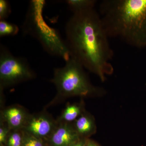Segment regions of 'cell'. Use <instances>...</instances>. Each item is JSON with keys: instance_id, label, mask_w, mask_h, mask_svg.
Returning <instances> with one entry per match:
<instances>
[{"instance_id": "7a4b0ae2", "label": "cell", "mask_w": 146, "mask_h": 146, "mask_svg": "<svg viewBox=\"0 0 146 146\" xmlns=\"http://www.w3.org/2000/svg\"><path fill=\"white\" fill-rule=\"evenodd\" d=\"M100 11L108 37L132 46L146 45V0H105Z\"/></svg>"}, {"instance_id": "3957f363", "label": "cell", "mask_w": 146, "mask_h": 146, "mask_svg": "<svg viewBox=\"0 0 146 146\" xmlns=\"http://www.w3.org/2000/svg\"><path fill=\"white\" fill-rule=\"evenodd\" d=\"M84 69L81 64L70 57L65 60L63 67L55 68L51 81L56 87V99L98 96L104 94V89L92 84Z\"/></svg>"}, {"instance_id": "9a60e30c", "label": "cell", "mask_w": 146, "mask_h": 146, "mask_svg": "<svg viewBox=\"0 0 146 146\" xmlns=\"http://www.w3.org/2000/svg\"><path fill=\"white\" fill-rule=\"evenodd\" d=\"M11 130L7 125V124L4 121L1 119L0 143L1 144L4 143H6Z\"/></svg>"}, {"instance_id": "5bb4252c", "label": "cell", "mask_w": 146, "mask_h": 146, "mask_svg": "<svg viewBox=\"0 0 146 146\" xmlns=\"http://www.w3.org/2000/svg\"><path fill=\"white\" fill-rule=\"evenodd\" d=\"M11 8L8 1H0V20H5L11 13Z\"/></svg>"}, {"instance_id": "e0dca14e", "label": "cell", "mask_w": 146, "mask_h": 146, "mask_svg": "<svg viewBox=\"0 0 146 146\" xmlns=\"http://www.w3.org/2000/svg\"><path fill=\"white\" fill-rule=\"evenodd\" d=\"M85 146H99L96 143L92 140H89L87 138L86 139Z\"/></svg>"}, {"instance_id": "30bf717a", "label": "cell", "mask_w": 146, "mask_h": 146, "mask_svg": "<svg viewBox=\"0 0 146 146\" xmlns=\"http://www.w3.org/2000/svg\"><path fill=\"white\" fill-rule=\"evenodd\" d=\"M65 2L73 14L94 9L96 0H67Z\"/></svg>"}, {"instance_id": "4fadbf2b", "label": "cell", "mask_w": 146, "mask_h": 146, "mask_svg": "<svg viewBox=\"0 0 146 146\" xmlns=\"http://www.w3.org/2000/svg\"><path fill=\"white\" fill-rule=\"evenodd\" d=\"M24 131L22 146H45L44 140Z\"/></svg>"}, {"instance_id": "277c9868", "label": "cell", "mask_w": 146, "mask_h": 146, "mask_svg": "<svg viewBox=\"0 0 146 146\" xmlns=\"http://www.w3.org/2000/svg\"><path fill=\"white\" fill-rule=\"evenodd\" d=\"M36 76L27 60L14 56L3 45L0 47V87L3 89Z\"/></svg>"}, {"instance_id": "ba28073f", "label": "cell", "mask_w": 146, "mask_h": 146, "mask_svg": "<svg viewBox=\"0 0 146 146\" xmlns=\"http://www.w3.org/2000/svg\"><path fill=\"white\" fill-rule=\"evenodd\" d=\"M73 123L80 138L87 139L96 132L97 127L94 117L85 111Z\"/></svg>"}, {"instance_id": "9c48e42d", "label": "cell", "mask_w": 146, "mask_h": 146, "mask_svg": "<svg viewBox=\"0 0 146 146\" xmlns=\"http://www.w3.org/2000/svg\"><path fill=\"white\" fill-rule=\"evenodd\" d=\"M83 103L67 105L58 119V122L74 123L84 112Z\"/></svg>"}, {"instance_id": "52a82bcc", "label": "cell", "mask_w": 146, "mask_h": 146, "mask_svg": "<svg viewBox=\"0 0 146 146\" xmlns=\"http://www.w3.org/2000/svg\"><path fill=\"white\" fill-rule=\"evenodd\" d=\"M1 119L7 124L11 130L23 129L30 114L22 106L13 105L3 110Z\"/></svg>"}, {"instance_id": "6da1fadb", "label": "cell", "mask_w": 146, "mask_h": 146, "mask_svg": "<svg viewBox=\"0 0 146 146\" xmlns=\"http://www.w3.org/2000/svg\"><path fill=\"white\" fill-rule=\"evenodd\" d=\"M70 57L99 77L102 82L113 74V50L101 18L94 9L74 13L65 27Z\"/></svg>"}, {"instance_id": "7c38bea8", "label": "cell", "mask_w": 146, "mask_h": 146, "mask_svg": "<svg viewBox=\"0 0 146 146\" xmlns=\"http://www.w3.org/2000/svg\"><path fill=\"white\" fill-rule=\"evenodd\" d=\"M24 135L23 129L11 130L6 142L7 146H22Z\"/></svg>"}, {"instance_id": "ac0fdd59", "label": "cell", "mask_w": 146, "mask_h": 146, "mask_svg": "<svg viewBox=\"0 0 146 146\" xmlns=\"http://www.w3.org/2000/svg\"><path fill=\"white\" fill-rule=\"evenodd\" d=\"M1 146H3L2 145H1Z\"/></svg>"}, {"instance_id": "8992f818", "label": "cell", "mask_w": 146, "mask_h": 146, "mask_svg": "<svg viewBox=\"0 0 146 146\" xmlns=\"http://www.w3.org/2000/svg\"><path fill=\"white\" fill-rule=\"evenodd\" d=\"M58 123L48 140L51 145L71 146L80 139L73 123Z\"/></svg>"}, {"instance_id": "5b68a950", "label": "cell", "mask_w": 146, "mask_h": 146, "mask_svg": "<svg viewBox=\"0 0 146 146\" xmlns=\"http://www.w3.org/2000/svg\"><path fill=\"white\" fill-rule=\"evenodd\" d=\"M55 121L46 112L30 114L24 130L43 140H48L58 125Z\"/></svg>"}, {"instance_id": "2e32d148", "label": "cell", "mask_w": 146, "mask_h": 146, "mask_svg": "<svg viewBox=\"0 0 146 146\" xmlns=\"http://www.w3.org/2000/svg\"><path fill=\"white\" fill-rule=\"evenodd\" d=\"M87 139L80 138L78 141H77L71 146H85Z\"/></svg>"}, {"instance_id": "8fae6325", "label": "cell", "mask_w": 146, "mask_h": 146, "mask_svg": "<svg viewBox=\"0 0 146 146\" xmlns=\"http://www.w3.org/2000/svg\"><path fill=\"white\" fill-rule=\"evenodd\" d=\"M19 29L15 24L6 21H0V36H15L19 32Z\"/></svg>"}]
</instances>
